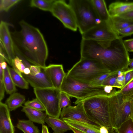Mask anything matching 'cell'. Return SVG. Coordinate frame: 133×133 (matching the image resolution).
Segmentation results:
<instances>
[{"label":"cell","mask_w":133,"mask_h":133,"mask_svg":"<svg viewBox=\"0 0 133 133\" xmlns=\"http://www.w3.org/2000/svg\"><path fill=\"white\" fill-rule=\"evenodd\" d=\"M69 126L71 130H72L74 133H85L73 127L70 126Z\"/></svg>","instance_id":"obj_44"},{"label":"cell","mask_w":133,"mask_h":133,"mask_svg":"<svg viewBox=\"0 0 133 133\" xmlns=\"http://www.w3.org/2000/svg\"><path fill=\"white\" fill-rule=\"evenodd\" d=\"M117 133H133V120L131 118L122 123L115 130Z\"/></svg>","instance_id":"obj_27"},{"label":"cell","mask_w":133,"mask_h":133,"mask_svg":"<svg viewBox=\"0 0 133 133\" xmlns=\"http://www.w3.org/2000/svg\"><path fill=\"white\" fill-rule=\"evenodd\" d=\"M118 91L124 97L133 98V80Z\"/></svg>","instance_id":"obj_30"},{"label":"cell","mask_w":133,"mask_h":133,"mask_svg":"<svg viewBox=\"0 0 133 133\" xmlns=\"http://www.w3.org/2000/svg\"><path fill=\"white\" fill-rule=\"evenodd\" d=\"M30 120L19 119L16 127L24 133H39L38 127Z\"/></svg>","instance_id":"obj_23"},{"label":"cell","mask_w":133,"mask_h":133,"mask_svg":"<svg viewBox=\"0 0 133 133\" xmlns=\"http://www.w3.org/2000/svg\"><path fill=\"white\" fill-rule=\"evenodd\" d=\"M60 118L85 123L100 129L101 126L92 120L87 115L81 102L75 106H69L63 109Z\"/></svg>","instance_id":"obj_10"},{"label":"cell","mask_w":133,"mask_h":133,"mask_svg":"<svg viewBox=\"0 0 133 133\" xmlns=\"http://www.w3.org/2000/svg\"><path fill=\"white\" fill-rule=\"evenodd\" d=\"M109 86L96 85L90 83L79 82L66 75L60 88L61 91L67 94L70 97L77 99V104L81 101L92 97L100 95H110L117 91Z\"/></svg>","instance_id":"obj_4"},{"label":"cell","mask_w":133,"mask_h":133,"mask_svg":"<svg viewBox=\"0 0 133 133\" xmlns=\"http://www.w3.org/2000/svg\"><path fill=\"white\" fill-rule=\"evenodd\" d=\"M123 42L127 51L128 52H133V39L124 40Z\"/></svg>","instance_id":"obj_37"},{"label":"cell","mask_w":133,"mask_h":133,"mask_svg":"<svg viewBox=\"0 0 133 133\" xmlns=\"http://www.w3.org/2000/svg\"><path fill=\"white\" fill-rule=\"evenodd\" d=\"M42 133H49L47 127L44 124L42 125Z\"/></svg>","instance_id":"obj_43"},{"label":"cell","mask_w":133,"mask_h":133,"mask_svg":"<svg viewBox=\"0 0 133 133\" xmlns=\"http://www.w3.org/2000/svg\"><path fill=\"white\" fill-rule=\"evenodd\" d=\"M118 34L122 38L133 34V24L119 30L118 32Z\"/></svg>","instance_id":"obj_35"},{"label":"cell","mask_w":133,"mask_h":133,"mask_svg":"<svg viewBox=\"0 0 133 133\" xmlns=\"http://www.w3.org/2000/svg\"><path fill=\"white\" fill-rule=\"evenodd\" d=\"M123 41L119 37L113 41L109 47L105 48L95 41L82 39L81 57L100 61L110 72L123 70L130 59Z\"/></svg>","instance_id":"obj_2"},{"label":"cell","mask_w":133,"mask_h":133,"mask_svg":"<svg viewBox=\"0 0 133 133\" xmlns=\"http://www.w3.org/2000/svg\"><path fill=\"white\" fill-rule=\"evenodd\" d=\"M56 0H31L30 5L43 11L50 12Z\"/></svg>","instance_id":"obj_26"},{"label":"cell","mask_w":133,"mask_h":133,"mask_svg":"<svg viewBox=\"0 0 133 133\" xmlns=\"http://www.w3.org/2000/svg\"><path fill=\"white\" fill-rule=\"evenodd\" d=\"M132 69H133V58L130 59V61L127 68L125 69L122 71L124 72H125Z\"/></svg>","instance_id":"obj_41"},{"label":"cell","mask_w":133,"mask_h":133,"mask_svg":"<svg viewBox=\"0 0 133 133\" xmlns=\"http://www.w3.org/2000/svg\"><path fill=\"white\" fill-rule=\"evenodd\" d=\"M68 125L73 127L85 133H100L99 129L85 123L63 119Z\"/></svg>","instance_id":"obj_22"},{"label":"cell","mask_w":133,"mask_h":133,"mask_svg":"<svg viewBox=\"0 0 133 133\" xmlns=\"http://www.w3.org/2000/svg\"><path fill=\"white\" fill-rule=\"evenodd\" d=\"M0 133H15L9 110L5 103L0 102Z\"/></svg>","instance_id":"obj_14"},{"label":"cell","mask_w":133,"mask_h":133,"mask_svg":"<svg viewBox=\"0 0 133 133\" xmlns=\"http://www.w3.org/2000/svg\"><path fill=\"white\" fill-rule=\"evenodd\" d=\"M118 16L133 20V10L121 14Z\"/></svg>","instance_id":"obj_40"},{"label":"cell","mask_w":133,"mask_h":133,"mask_svg":"<svg viewBox=\"0 0 133 133\" xmlns=\"http://www.w3.org/2000/svg\"><path fill=\"white\" fill-rule=\"evenodd\" d=\"M30 68H26L24 70L23 74L25 75H28L30 74Z\"/></svg>","instance_id":"obj_46"},{"label":"cell","mask_w":133,"mask_h":133,"mask_svg":"<svg viewBox=\"0 0 133 133\" xmlns=\"http://www.w3.org/2000/svg\"><path fill=\"white\" fill-rule=\"evenodd\" d=\"M45 122L52 128L53 133H64L71 130L69 126L61 118L48 116L45 119Z\"/></svg>","instance_id":"obj_17"},{"label":"cell","mask_w":133,"mask_h":133,"mask_svg":"<svg viewBox=\"0 0 133 133\" xmlns=\"http://www.w3.org/2000/svg\"><path fill=\"white\" fill-rule=\"evenodd\" d=\"M61 90L54 88H34L36 98L42 104L48 116L59 118L61 112L59 99Z\"/></svg>","instance_id":"obj_7"},{"label":"cell","mask_w":133,"mask_h":133,"mask_svg":"<svg viewBox=\"0 0 133 133\" xmlns=\"http://www.w3.org/2000/svg\"><path fill=\"white\" fill-rule=\"evenodd\" d=\"M3 83L7 94L10 95L16 91V86L11 77L8 65L4 70Z\"/></svg>","instance_id":"obj_25"},{"label":"cell","mask_w":133,"mask_h":133,"mask_svg":"<svg viewBox=\"0 0 133 133\" xmlns=\"http://www.w3.org/2000/svg\"><path fill=\"white\" fill-rule=\"evenodd\" d=\"M22 76L34 88L46 89L54 88L49 77L42 68L39 73L32 75L22 74Z\"/></svg>","instance_id":"obj_13"},{"label":"cell","mask_w":133,"mask_h":133,"mask_svg":"<svg viewBox=\"0 0 133 133\" xmlns=\"http://www.w3.org/2000/svg\"><path fill=\"white\" fill-rule=\"evenodd\" d=\"M70 96L65 92L61 91L60 94L59 103L61 109L71 105Z\"/></svg>","instance_id":"obj_33"},{"label":"cell","mask_w":133,"mask_h":133,"mask_svg":"<svg viewBox=\"0 0 133 133\" xmlns=\"http://www.w3.org/2000/svg\"><path fill=\"white\" fill-rule=\"evenodd\" d=\"M118 72L108 77L103 81L101 85L103 86H111L121 89H122V87L118 84L116 81Z\"/></svg>","instance_id":"obj_28"},{"label":"cell","mask_w":133,"mask_h":133,"mask_svg":"<svg viewBox=\"0 0 133 133\" xmlns=\"http://www.w3.org/2000/svg\"><path fill=\"white\" fill-rule=\"evenodd\" d=\"M125 74V72L122 71H119L116 79L117 82L122 86L123 87L122 88L124 87V84Z\"/></svg>","instance_id":"obj_36"},{"label":"cell","mask_w":133,"mask_h":133,"mask_svg":"<svg viewBox=\"0 0 133 133\" xmlns=\"http://www.w3.org/2000/svg\"><path fill=\"white\" fill-rule=\"evenodd\" d=\"M95 9L102 22H107L109 15L105 1L104 0H91Z\"/></svg>","instance_id":"obj_20"},{"label":"cell","mask_w":133,"mask_h":133,"mask_svg":"<svg viewBox=\"0 0 133 133\" xmlns=\"http://www.w3.org/2000/svg\"><path fill=\"white\" fill-rule=\"evenodd\" d=\"M118 72V71L115 72H108L104 73L97 77L90 83L96 85H101V84L103 81L107 78Z\"/></svg>","instance_id":"obj_34"},{"label":"cell","mask_w":133,"mask_h":133,"mask_svg":"<svg viewBox=\"0 0 133 133\" xmlns=\"http://www.w3.org/2000/svg\"><path fill=\"white\" fill-rule=\"evenodd\" d=\"M50 12L65 28L74 31L77 30L78 27L74 12L70 5L65 1L56 0Z\"/></svg>","instance_id":"obj_9"},{"label":"cell","mask_w":133,"mask_h":133,"mask_svg":"<svg viewBox=\"0 0 133 133\" xmlns=\"http://www.w3.org/2000/svg\"><path fill=\"white\" fill-rule=\"evenodd\" d=\"M133 98H125L122 110L117 122L115 129L122 123L131 118V101Z\"/></svg>","instance_id":"obj_21"},{"label":"cell","mask_w":133,"mask_h":133,"mask_svg":"<svg viewBox=\"0 0 133 133\" xmlns=\"http://www.w3.org/2000/svg\"><path fill=\"white\" fill-rule=\"evenodd\" d=\"M12 66L16 72L21 75L26 68L22 60L17 56L12 60Z\"/></svg>","instance_id":"obj_29"},{"label":"cell","mask_w":133,"mask_h":133,"mask_svg":"<svg viewBox=\"0 0 133 133\" xmlns=\"http://www.w3.org/2000/svg\"><path fill=\"white\" fill-rule=\"evenodd\" d=\"M54 87L60 90L61 85L66 74L61 64H50L44 68Z\"/></svg>","instance_id":"obj_12"},{"label":"cell","mask_w":133,"mask_h":133,"mask_svg":"<svg viewBox=\"0 0 133 133\" xmlns=\"http://www.w3.org/2000/svg\"><path fill=\"white\" fill-rule=\"evenodd\" d=\"M24 106L38 110L42 111H45L43 106L37 98L31 101H28L24 103Z\"/></svg>","instance_id":"obj_31"},{"label":"cell","mask_w":133,"mask_h":133,"mask_svg":"<svg viewBox=\"0 0 133 133\" xmlns=\"http://www.w3.org/2000/svg\"><path fill=\"white\" fill-rule=\"evenodd\" d=\"M21 1V0H0V11L7 12L12 6Z\"/></svg>","instance_id":"obj_32"},{"label":"cell","mask_w":133,"mask_h":133,"mask_svg":"<svg viewBox=\"0 0 133 133\" xmlns=\"http://www.w3.org/2000/svg\"><path fill=\"white\" fill-rule=\"evenodd\" d=\"M10 24L3 21L0 24V46L3 48L12 63L16 57L14 42L9 29Z\"/></svg>","instance_id":"obj_11"},{"label":"cell","mask_w":133,"mask_h":133,"mask_svg":"<svg viewBox=\"0 0 133 133\" xmlns=\"http://www.w3.org/2000/svg\"><path fill=\"white\" fill-rule=\"evenodd\" d=\"M107 22L112 30L117 34L119 30L133 24V20L119 16H110Z\"/></svg>","instance_id":"obj_15"},{"label":"cell","mask_w":133,"mask_h":133,"mask_svg":"<svg viewBox=\"0 0 133 133\" xmlns=\"http://www.w3.org/2000/svg\"><path fill=\"white\" fill-rule=\"evenodd\" d=\"M125 98L118 90L111 95L94 96L80 102L92 120L106 127L109 133H114Z\"/></svg>","instance_id":"obj_3"},{"label":"cell","mask_w":133,"mask_h":133,"mask_svg":"<svg viewBox=\"0 0 133 133\" xmlns=\"http://www.w3.org/2000/svg\"><path fill=\"white\" fill-rule=\"evenodd\" d=\"M21 111L25 113L29 120L31 121L42 125L44 124L45 119L47 116L46 113L25 106L23 107Z\"/></svg>","instance_id":"obj_18"},{"label":"cell","mask_w":133,"mask_h":133,"mask_svg":"<svg viewBox=\"0 0 133 133\" xmlns=\"http://www.w3.org/2000/svg\"><path fill=\"white\" fill-rule=\"evenodd\" d=\"M124 72L125 73V83L123 87L133 80V69Z\"/></svg>","instance_id":"obj_38"},{"label":"cell","mask_w":133,"mask_h":133,"mask_svg":"<svg viewBox=\"0 0 133 133\" xmlns=\"http://www.w3.org/2000/svg\"><path fill=\"white\" fill-rule=\"evenodd\" d=\"M19 24L20 31L11 32L15 52L31 64L45 68L48 49L42 34L37 28L24 20Z\"/></svg>","instance_id":"obj_1"},{"label":"cell","mask_w":133,"mask_h":133,"mask_svg":"<svg viewBox=\"0 0 133 133\" xmlns=\"http://www.w3.org/2000/svg\"><path fill=\"white\" fill-rule=\"evenodd\" d=\"M100 133H109L108 129L105 127L101 126L99 129Z\"/></svg>","instance_id":"obj_42"},{"label":"cell","mask_w":133,"mask_h":133,"mask_svg":"<svg viewBox=\"0 0 133 133\" xmlns=\"http://www.w3.org/2000/svg\"><path fill=\"white\" fill-rule=\"evenodd\" d=\"M25 100L24 96L16 92L10 95L6 100L5 103L10 111H11L22 106V104L25 102Z\"/></svg>","instance_id":"obj_19"},{"label":"cell","mask_w":133,"mask_h":133,"mask_svg":"<svg viewBox=\"0 0 133 133\" xmlns=\"http://www.w3.org/2000/svg\"><path fill=\"white\" fill-rule=\"evenodd\" d=\"M9 69L12 79L15 86L22 89H28L29 84L22 75L18 73L12 68L9 66Z\"/></svg>","instance_id":"obj_24"},{"label":"cell","mask_w":133,"mask_h":133,"mask_svg":"<svg viewBox=\"0 0 133 133\" xmlns=\"http://www.w3.org/2000/svg\"><path fill=\"white\" fill-rule=\"evenodd\" d=\"M69 4L74 12L77 27L81 35L102 22L91 0H70Z\"/></svg>","instance_id":"obj_6"},{"label":"cell","mask_w":133,"mask_h":133,"mask_svg":"<svg viewBox=\"0 0 133 133\" xmlns=\"http://www.w3.org/2000/svg\"><path fill=\"white\" fill-rule=\"evenodd\" d=\"M110 72L100 61L81 57L66 73L81 82L90 83L100 75Z\"/></svg>","instance_id":"obj_5"},{"label":"cell","mask_w":133,"mask_h":133,"mask_svg":"<svg viewBox=\"0 0 133 133\" xmlns=\"http://www.w3.org/2000/svg\"><path fill=\"white\" fill-rule=\"evenodd\" d=\"M133 10V2L118 1L111 3L108 10L110 16H118Z\"/></svg>","instance_id":"obj_16"},{"label":"cell","mask_w":133,"mask_h":133,"mask_svg":"<svg viewBox=\"0 0 133 133\" xmlns=\"http://www.w3.org/2000/svg\"><path fill=\"white\" fill-rule=\"evenodd\" d=\"M131 118L133 120V98L131 101Z\"/></svg>","instance_id":"obj_45"},{"label":"cell","mask_w":133,"mask_h":133,"mask_svg":"<svg viewBox=\"0 0 133 133\" xmlns=\"http://www.w3.org/2000/svg\"><path fill=\"white\" fill-rule=\"evenodd\" d=\"M42 68L40 67L35 65H31L30 67V74L32 75H36L39 73L41 71Z\"/></svg>","instance_id":"obj_39"},{"label":"cell","mask_w":133,"mask_h":133,"mask_svg":"<svg viewBox=\"0 0 133 133\" xmlns=\"http://www.w3.org/2000/svg\"><path fill=\"white\" fill-rule=\"evenodd\" d=\"M82 36V39L95 41L105 48L109 47L113 41L120 37L112 30L107 22H102Z\"/></svg>","instance_id":"obj_8"}]
</instances>
